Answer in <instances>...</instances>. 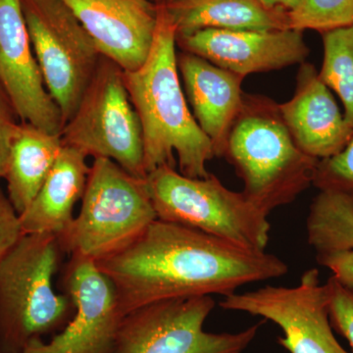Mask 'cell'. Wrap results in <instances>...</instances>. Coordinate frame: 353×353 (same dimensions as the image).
Instances as JSON below:
<instances>
[{"instance_id": "13", "label": "cell", "mask_w": 353, "mask_h": 353, "mask_svg": "<svg viewBox=\"0 0 353 353\" xmlns=\"http://www.w3.org/2000/svg\"><path fill=\"white\" fill-rule=\"evenodd\" d=\"M303 32L204 29L176 36L182 51L196 54L245 79L250 74L265 73L303 64L309 55Z\"/></svg>"}, {"instance_id": "22", "label": "cell", "mask_w": 353, "mask_h": 353, "mask_svg": "<svg viewBox=\"0 0 353 353\" xmlns=\"http://www.w3.org/2000/svg\"><path fill=\"white\" fill-rule=\"evenodd\" d=\"M290 28L322 32L353 25V0H299L289 12Z\"/></svg>"}, {"instance_id": "9", "label": "cell", "mask_w": 353, "mask_h": 353, "mask_svg": "<svg viewBox=\"0 0 353 353\" xmlns=\"http://www.w3.org/2000/svg\"><path fill=\"white\" fill-rule=\"evenodd\" d=\"M214 307L203 296L134 309L121 322L115 353H243L264 321L238 333H209L204 323Z\"/></svg>"}, {"instance_id": "6", "label": "cell", "mask_w": 353, "mask_h": 353, "mask_svg": "<svg viewBox=\"0 0 353 353\" xmlns=\"http://www.w3.org/2000/svg\"><path fill=\"white\" fill-rule=\"evenodd\" d=\"M145 180L157 219L194 228L245 250L266 252L268 215L213 174L190 178L164 165Z\"/></svg>"}, {"instance_id": "10", "label": "cell", "mask_w": 353, "mask_h": 353, "mask_svg": "<svg viewBox=\"0 0 353 353\" xmlns=\"http://www.w3.org/2000/svg\"><path fill=\"white\" fill-rule=\"evenodd\" d=\"M331 294L320 283L319 270L304 272L296 287L267 285L252 292L224 296L220 307L261 316L277 324L284 336L279 343L290 353H348L330 322Z\"/></svg>"}, {"instance_id": "24", "label": "cell", "mask_w": 353, "mask_h": 353, "mask_svg": "<svg viewBox=\"0 0 353 353\" xmlns=\"http://www.w3.org/2000/svg\"><path fill=\"white\" fill-rule=\"evenodd\" d=\"M329 285L330 322L332 328L347 339L353 353V287L339 282L333 275L327 281Z\"/></svg>"}, {"instance_id": "8", "label": "cell", "mask_w": 353, "mask_h": 353, "mask_svg": "<svg viewBox=\"0 0 353 353\" xmlns=\"http://www.w3.org/2000/svg\"><path fill=\"white\" fill-rule=\"evenodd\" d=\"M21 6L44 85L65 125L75 114L102 55L63 0H21Z\"/></svg>"}, {"instance_id": "21", "label": "cell", "mask_w": 353, "mask_h": 353, "mask_svg": "<svg viewBox=\"0 0 353 353\" xmlns=\"http://www.w3.org/2000/svg\"><path fill=\"white\" fill-rule=\"evenodd\" d=\"M320 79L340 97L345 122L353 130V25L322 32Z\"/></svg>"}, {"instance_id": "2", "label": "cell", "mask_w": 353, "mask_h": 353, "mask_svg": "<svg viewBox=\"0 0 353 353\" xmlns=\"http://www.w3.org/2000/svg\"><path fill=\"white\" fill-rule=\"evenodd\" d=\"M157 23L145 63L124 71L130 99L143 129L146 174L160 166L190 178H206V163L215 157L212 145L188 105L176 61V31L163 4L157 2Z\"/></svg>"}, {"instance_id": "1", "label": "cell", "mask_w": 353, "mask_h": 353, "mask_svg": "<svg viewBox=\"0 0 353 353\" xmlns=\"http://www.w3.org/2000/svg\"><path fill=\"white\" fill-rule=\"evenodd\" d=\"M95 264L112 282L123 317L166 299L230 296L243 285L289 271L284 260L271 253L159 219L126 248Z\"/></svg>"}, {"instance_id": "16", "label": "cell", "mask_w": 353, "mask_h": 353, "mask_svg": "<svg viewBox=\"0 0 353 353\" xmlns=\"http://www.w3.org/2000/svg\"><path fill=\"white\" fill-rule=\"evenodd\" d=\"M185 99L215 157H224L228 138L243 104L245 78L192 53L176 54Z\"/></svg>"}, {"instance_id": "28", "label": "cell", "mask_w": 353, "mask_h": 353, "mask_svg": "<svg viewBox=\"0 0 353 353\" xmlns=\"http://www.w3.org/2000/svg\"><path fill=\"white\" fill-rule=\"evenodd\" d=\"M266 8L281 9V10L290 12L292 9L296 8L299 0H259Z\"/></svg>"}, {"instance_id": "15", "label": "cell", "mask_w": 353, "mask_h": 353, "mask_svg": "<svg viewBox=\"0 0 353 353\" xmlns=\"http://www.w3.org/2000/svg\"><path fill=\"white\" fill-rule=\"evenodd\" d=\"M281 115L296 145L322 160L343 150L353 136L330 88L312 64H301L294 97L279 104Z\"/></svg>"}, {"instance_id": "3", "label": "cell", "mask_w": 353, "mask_h": 353, "mask_svg": "<svg viewBox=\"0 0 353 353\" xmlns=\"http://www.w3.org/2000/svg\"><path fill=\"white\" fill-rule=\"evenodd\" d=\"M224 157L243 180V194L267 215L312 185L319 162L296 145L277 102L245 92Z\"/></svg>"}, {"instance_id": "17", "label": "cell", "mask_w": 353, "mask_h": 353, "mask_svg": "<svg viewBox=\"0 0 353 353\" xmlns=\"http://www.w3.org/2000/svg\"><path fill=\"white\" fill-rule=\"evenodd\" d=\"M90 169L85 154L63 145L39 194L19 215L23 233L61 236L75 219L74 208L82 199Z\"/></svg>"}, {"instance_id": "7", "label": "cell", "mask_w": 353, "mask_h": 353, "mask_svg": "<svg viewBox=\"0 0 353 353\" xmlns=\"http://www.w3.org/2000/svg\"><path fill=\"white\" fill-rule=\"evenodd\" d=\"M62 145L85 157L108 158L145 179L143 129L124 80V70L101 57L75 114L64 125Z\"/></svg>"}, {"instance_id": "5", "label": "cell", "mask_w": 353, "mask_h": 353, "mask_svg": "<svg viewBox=\"0 0 353 353\" xmlns=\"http://www.w3.org/2000/svg\"><path fill=\"white\" fill-rule=\"evenodd\" d=\"M145 179L108 158H94L80 214L59 236L64 252L97 262L136 241L157 219Z\"/></svg>"}, {"instance_id": "4", "label": "cell", "mask_w": 353, "mask_h": 353, "mask_svg": "<svg viewBox=\"0 0 353 353\" xmlns=\"http://www.w3.org/2000/svg\"><path fill=\"white\" fill-rule=\"evenodd\" d=\"M63 253L57 234H24L0 261V353H25L71 321L75 304L53 289Z\"/></svg>"}, {"instance_id": "12", "label": "cell", "mask_w": 353, "mask_h": 353, "mask_svg": "<svg viewBox=\"0 0 353 353\" xmlns=\"http://www.w3.org/2000/svg\"><path fill=\"white\" fill-rule=\"evenodd\" d=\"M32 48L21 0H0V85L21 122L61 134V111L46 90Z\"/></svg>"}, {"instance_id": "29", "label": "cell", "mask_w": 353, "mask_h": 353, "mask_svg": "<svg viewBox=\"0 0 353 353\" xmlns=\"http://www.w3.org/2000/svg\"><path fill=\"white\" fill-rule=\"evenodd\" d=\"M158 1H165V0H158Z\"/></svg>"}, {"instance_id": "18", "label": "cell", "mask_w": 353, "mask_h": 353, "mask_svg": "<svg viewBox=\"0 0 353 353\" xmlns=\"http://www.w3.org/2000/svg\"><path fill=\"white\" fill-rule=\"evenodd\" d=\"M176 36L204 29L277 31L290 28L289 12L266 8L259 0H165Z\"/></svg>"}, {"instance_id": "25", "label": "cell", "mask_w": 353, "mask_h": 353, "mask_svg": "<svg viewBox=\"0 0 353 353\" xmlns=\"http://www.w3.org/2000/svg\"><path fill=\"white\" fill-rule=\"evenodd\" d=\"M18 120L19 116L12 101L0 85V179L6 176L11 143L19 125Z\"/></svg>"}, {"instance_id": "27", "label": "cell", "mask_w": 353, "mask_h": 353, "mask_svg": "<svg viewBox=\"0 0 353 353\" xmlns=\"http://www.w3.org/2000/svg\"><path fill=\"white\" fill-rule=\"evenodd\" d=\"M316 260L326 267L341 284L353 287V248L316 255Z\"/></svg>"}, {"instance_id": "19", "label": "cell", "mask_w": 353, "mask_h": 353, "mask_svg": "<svg viewBox=\"0 0 353 353\" xmlns=\"http://www.w3.org/2000/svg\"><path fill=\"white\" fill-rule=\"evenodd\" d=\"M61 134L21 122L9 152L6 176L8 199L21 215L29 208L61 152Z\"/></svg>"}, {"instance_id": "14", "label": "cell", "mask_w": 353, "mask_h": 353, "mask_svg": "<svg viewBox=\"0 0 353 353\" xmlns=\"http://www.w3.org/2000/svg\"><path fill=\"white\" fill-rule=\"evenodd\" d=\"M90 34L102 57L124 71L148 59L157 23L150 0H63Z\"/></svg>"}, {"instance_id": "26", "label": "cell", "mask_w": 353, "mask_h": 353, "mask_svg": "<svg viewBox=\"0 0 353 353\" xmlns=\"http://www.w3.org/2000/svg\"><path fill=\"white\" fill-rule=\"evenodd\" d=\"M23 234L19 214L0 188V261Z\"/></svg>"}, {"instance_id": "23", "label": "cell", "mask_w": 353, "mask_h": 353, "mask_svg": "<svg viewBox=\"0 0 353 353\" xmlns=\"http://www.w3.org/2000/svg\"><path fill=\"white\" fill-rule=\"evenodd\" d=\"M312 185L320 192H336L353 201V136L340 152L319 160Z\"/></svg>"}, {"instance_id": "11", "label": "cell", "mask_w": 353, "mask_h": 353, "mask_svg": "<svg viewBox=\"0 0 353 353\" xmlns=\"http://www.w3.org/2000/svg\"><path fill=\"white\" fill-rule=\"evenodd\" d=\"M62 287L75 304V314L48 343L25 353H115L123 316L115 288L92 260L71 256Z\"/></svg>"}, {"instance_id": "20", "label": "cell", "mask_w": 353, "mask_h": 353, "mask_svg": "<svg viewBox=\"0 0 353 353\" xmlns=\"http://www.w3.org/2000/svg\"><path fill=\"white\" fill-rule=\"evenodd\" d=\"M306 233L316 255L353 248V201L320 192L309 209Z\"/></svg>"}]
</instances>
